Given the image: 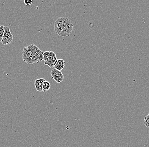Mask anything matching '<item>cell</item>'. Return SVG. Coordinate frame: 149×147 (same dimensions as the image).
<instances>
[{"instance_id":"8992f818","label":"cell","mask_w":149,"mask_h":147,"mask_svg":"<svg viewBox=\"0 0 149 147\" xmlns=\"http://www.w3.org/2000/svg\"><path fill=\"white\" fill-rule=\"evenodd\" d=\"M51 74L52 79H54L56 82L59 84L63 82L64 76L61 71L54 69L51 70Z\"/></svg>"},{"instance_id":"8fae6325","label":"cell","mask_w":149,"mask_h":147,"mask_svg":"<svg viewBox=\"0 0 149 147\" xmlns=\"http://www.w3.org/2000/svg\"><path fill=\"white\" fill-rule=\"evenodd\" d=\"M144 125L149 128V113L146 117L144 118Z\"/></svg>"},{"instance_id":"30bf717a","label":"cell","mask_w":149,"mask_h":147,"mask_svg":"<svg viewBox=\"0 0 149 147\" xmlns=\"http://www.w3.org/2000/svg\"><path fill=\"white\" fill-rule=\"evenodd\" d=\"M5 32V26H0V42H2L3 39Z\"/></svg>"},{"instance_id":"6da1fadb","label":"cell","mask_w":149,"mask_h":147,"mask_svg":"<svg viewBox=\"0 0 149 147\" xmlns=\"http://www.w3.org/2000/svg\"><path fill=\"white\" fill-rule=\"evenodd\" d=\"M73 26L71 20L67 17H60L55 22V31L61 37H67L70 36L71 33Z\"/></svg>"},{"instance_id":"3957f363","label":"cell","mask_w":149,"mask_h":147,"mask_svg":"<svg viewBox=\"0 0 149 147\" xmlns=\"http://www.w3.org/2000/svg\"><path fill=\"white\" fill-rule=\"evenodd\" d=\"M38 48V47L34 44H32L24 47L22 52V58L23 61L28 64H29L30 61L33 54Z\"/></svg>"},{"instance_id":"277c9868","label":"cell","mask_w":149,"mask_h":147,"mask_svg":"<svg viewBox=\"0 0 149 147\" xmlns=\"http://www.w3.org/2000/svg\"><path fill=\"white\" fill-rule=\"evenodd\" d=\"M13 36L10 31V29L7 26H5V32L2 43L4 45H8L13 42Z\"/></svg>"},{"instance_id":"7c38bea8","label":"cell","mask_w":149,"mask_h":147,"mask_svg":"<svg viewBox=\"0 0 149 147\" xmlns=\"http://www.w3.org/2000/svg\"><path fill=\"white\" fill-rule=\"evenodd\" d=\"M25 5L27 6H30L33 3L32 0H24L23 1Z\"/></svg>"},{"instance_id":"9c48e42d","label":"cell","mask_w":149,"mask_h":147,"mask_svg":"<svg viewBox=\"0 0 149 147\" xmlns=\"http://www.w3.org/2000/svg\"><path fill=\"white\" fill-rule=\"evenodd\" d=\"M51 85L50 83L48 81L45 80L43 84L42 88V92H47L51 88Z\"/></svg>"},{"instance_id":"5b68a950","label":"cell","mask_w":149,"mask_h":147,"mask_svg":"<svg viewBox=\"0 0 149 147\" xmlns=\"http://www.w3.org/2000/svg\"><path fill=\"white\" fill-rule=\"evenodd\" d=\"M43 53L42 51L40 50L38 47L36 52L33 54L29 65H31L33 63H39L42 62L43 60H44Z\"/></svg>"},{"instance_id":"52a82bcc","label":"cell","mask_w":149,"mask_h":147,"mask_svg":"<svg viewBox=\"0 0 149 147\" xmlns=\"http://www.w3.org/2000/svg\"><path fill=\"white\" fill-rule=\"evenodd\" d=\"M45 81V80L43 78H41L35 80L34 85L37 91L40 92H42V88L43 84Z\"/></svg>"},{"instance_id":"7a4b0ae2","label":"cell","mask_w":149,"mask_h":147,"mask_svg":"<svg viewBox=\"0 0 149 147\" xmlns=\"http://www.w3.org/2000/svg\"><path fill=\"white\" fill-rule=\"evenodd\" d=\"M43 58L44 65L51 68L54 67L58 61L56 53L52 51H46L44 52Z\"/></svg>"},{"instance_id":"ba28073f","label":"cell","mask_w":149,"mask_h":147,"mask_svg":"<svg viewBox=\"0 0 149 147\" xmlns=\"http://www.w3.org/2000/svg\"><path fill=\"white\" fill-rule=\"evenodd\" d=\"M65 62L63 59H59L58 60L55 65V69L58 71H61L64 69L65 67Z\"/></svg>"}]
</instances>
